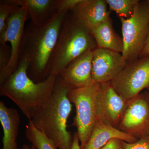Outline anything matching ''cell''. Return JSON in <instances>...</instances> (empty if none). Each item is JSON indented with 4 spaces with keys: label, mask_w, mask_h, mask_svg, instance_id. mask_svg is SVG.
I'll use <instances>...</instances> for the list:
<instances>
[{
    "label": "cell",
    "mask_w": 149,
    "mask_h": 149,
    "mask_svg": "<svg viewBox=\"0 0 149 149\" xmlns=\"http://www.w3.org/2000/svg\"><path fill=\"white\" fill-rule=\"evenodd\" d=\"M113 139H119L128 143H135L139 140L118 128L98 120L84 149H100Z\"/></svg>",
    "instance_id": "15"
},
{
    "label": "cell",
    "mask_w": 149,
    "mask_h": 149,
    "mask_svg": "<svg viewBox=\"0 0 149 149\" xmlns=\"http://www.w3.org/2000/svg\"><path fill=\"white\" fill-rule=\"evenodd\" d=\"M148 137L149 138V130L148 131Z\"/></svg>",
    "instance_id": "28"
},
{
    "label": "cell",
    "mask_w": 149,
    "mask_h": 149,
    "mask_svg": "<svg viewBox=\"0 0 149 149\" xmlns=\"http://www.w3.org/2000/svg\"><path fill=\"white\" fill-rule=\"evenodd\" d=\"M26 7H20L7 20L4 31L0 34V45L10 44L11 54L9 63L5 70L0 73V85L4 82L18 67L20 58V50L24 24L28 15Z\"/></svg>",
    "instance_id": "8"
},
{
    "label": "cell",
    "mask_w": 149,
    "mask_h": 149,
    "mask_svg": "<svg viewBox=\"0 0 149 149\" xmlns=\"http://www.w3.org/2000/svg\"><path fill=\"white\" fill-rule=\"evenodd\" d=\"M127 104L128 100L116 91L111 82L100 84L97 102L98 120L118 128Z\"/></svg>",
    "instance_id": "10"
},
{
    "label": "cell",
    "mask_w": 149,
    "mask_h": 149,
    "mask_svg": "<svg viewBox=\"0 0 149 149\" xmlns=\"http://www.w3.org/2000/svg\"><path fill=\"white\" fill-rule=\"evenodd\" d=\"M91 31L97 48L122 53L123 40L115 31L110 17L93 27Z\"/></svg>",
    "instance_id": "17"
},
{
    "label": "cell",
    "mask_w": 149,
    "mask_h": 149,
    "mask_svg": "<svg viewBox=\"0 0 149 149\" xmlns=\"http://www.w3.org/2000/svg\"><path fill=\"white\" fill-rule=\"evenodd\" d=\"M106 0H81L70 10L80 24L92 29L110 17Z\"/></svg>",
    "instance_id": "13"
},
{
    "label": "cell",
    "mask_w": 149,
    "mask_h": 149,
    "mask_svg": "<svg viewBox=\"0 0 149 149\" xmlns=\"http://www.w3.org/2000/svg\"><path fill=\"white\" fill-rule=\"evenodd\" d=\"M3 2L27 7L32 23L41 24L58 11L60 0H2Z\"/></svg>",
    "instance_id": "14"
},
{
    "label": "cell",
    "mask_w": 149,
    "mask_h": 149,
    "mask_svg": "<svg viewBox=\"0 0 149 149\" xmlns=\"http://www.w3.org/2000/svg\"><path fill=\"white\" fill-rule=\"evenodd\" d=\"M127 63L122 54L97 48L93 51L92 75L95 84L111 82Z\"/></svg>",
    "instance_id": "11"
},
{
    "label": "cell",
    "mask_w": 149,
    "mask_h": 149,
    "mask_svg": "<svg viewBox=\"0 0 149 149\" xmlns=\"http://www.w3.org/2000/svg\"><path fill=\"white\" fill-rule=\"evenodd\" d=\"M71 88L58 76L52 95L29 120L38 130L52 140L58 149H71L73 136L67 130L72 109L68 94Z\"/></svg>",
    "instance_id": "2"
},
{
    "label": "cell",
    "mask_w": 149,
    "mask_h": 149,
    "mask_svg": "<svg viewBox=\"0 0 149 149\" xmlns=\"http://www.w3.org/2000/svg\"><path fill=\"white\" fill-rule=\"evenodd\" d=\"M118 129L140 139L149 130V93H140L128 100Z\"/></svg>",
    "instance_id": "9"
},
{
    "label": "cell",
    "mask_w": 149,
    "mask_h": 149,
    "mask_svg": "<svg viewBox=\"0 0 149 149\" xmlns=\"http://www.w3.org/2000/svg\"><path fill=\"white\" fill-rule=\"evenodd\" d=\"M120 19L123 42L121 54L126 62H131L139 58L149 35V3L140 1L131 17Z\"/></svg>",
    "instance_id": "6"
},
{
    "label": "cell",
    "mask_w": 149,
    "mask_h": 149,
    "mask_svg": "<svg viewBox=\"0 0 149 149\" xmlns=\"http://www.w3.org/2000/svg\"><path fill=\"white\" fill-rule=\"evenodd\" d=\"M116 91L126 100L149 90V56L127 63L111 82Z\"/></svg>",
    "instance_id": "7"
},
{
    "label": "cell",
    "mask_w": 149,
    "mask_h": 149,
    "mask_svg": "<svg viewBox=\"0 0 149 149\" xmlns=\"http://www.w3.org/2000/svg\"><path fill=\"white\" fill-rule=\"evenodd\" d=\"M122 149H149L148 136L143 137L134 143H128L122 141Z\"/></svg>",
    "instance_id": "22"
},
{
    "label": "cell",
    "mask_w": 149,
    "mask_h": 149,
    "mask_svg": "<svg viewBox=\"0 0 149 149\" xmlns=\"http://www.w3.org/2000/svg\"><path fill=\"white\" fill-rule=\"evenodd\" d=\"M0 34L4 31L7 20L12 14L18 10L20 7L0 1Z\"/></svg>",
    "instance_id": "20"
},
{
    "label": "cell",
    "mask_w": 149,
    "mask_h": 149,
    "mask_svg": "<svg viewBox=\"0 0 149 149\" xmlns=\"http://www.w3.org/2000/svg\"><path fill=\"white\" fill-rule=\"evenodd\" d=\"M71 149H81L77 132H75L73 135V143Z\"/></svg>",
    "instance_id": "26"
},
{
    "label": "cell",
    "mask_w": 149,
    "mask_h": 149,
    "mask_svg": "<svg viewBox=\"0 0 149 149\" xmlns=\"http://www.w3.org/2000/svg\"><path fill=\"white\" fill-rule=\"evenodd\" d=\"M81 0H60L58 11H70Z\"/></svg>",
    "instance_id": "23"
},
{
    "label": "cell",
    "mask_w": 149,
    "mask_h": 149,
    "mask_svg": "<svg viewBox=\"0 0 149 149\" xmlns=\"http://www.w3.org/2000/svg\"><path fill=\"white\" fill-rule=\"evenodd\" d=\"M69 12L59 11L42 24L31 22L24 29L20 58L26 59L29 63L27 74L35 83L44 81L49 75L51 58Z\"/></svg>",
    "instance_id": "1"
},
{
    "label": "cell",
    "mask_w": 149,
    "mask_h": 149,
    "mask_svg": "<svg viewBox=\"0 0 149 149\" xmlns=\"http://www.w3.org/2000/svg\"><path fill=\"white\" fill-rule=\"evenodd\" d=\"M97 48L91 29L78 22L68 13L51 58L49 75L58 76L72 61L85 52Z\"/></svg>",
    "instance_id": "4"
},
{
    "label": "cell",
    "mask_w": 149,
    "mask_h": 149,
    "mask_svg": "<svg viewBox=\"0 0 149 149\" xmlns=\"http://www.w3.org/2000/svg\"><path fill=\"white\" fill-rule=\"evenodd\" d=\"M93 51L85 52L72 61L58 75L72 88H81L95 84L92 75Z\"/></svg>",
    "instance_id": "12"
},
{
    "label": "cell",
    "mask_w": 149,
    "mask_h": 149,
    "mask_svg": "<svg viewBox=\"0 0 149 149\" xmlns=\"http://www.w3.org/2000/svg\"><path fill=\"white\" fill-rule=\"evenodd\" d=\"M28 67L27 60L20 58L16 70L0 85V95L10 99L29 120L50 97L58 76L51 74L44 81L35 83L28 76Z\"/></svg>",
    "instance_id": "3"
},
{
    "label": "cell",
    "mask_w": 149,
    "mask_h": 149,
    "mask_svg": "<svg viewBox=\"0 0 149 149\" xmlns=\"http://www.w3.org/2000/svg\"><path fill=\"white\" fill-rule=\"evenodd\" d=\"M149 56V34L146 42L144 46L143 50L141 52L139 58L144 57L147 56Z\"/></svg>",
    "instance_id": "25"
},
{
    "label": "cell",
    "mask_w": 149,
    "mask_h": 149,
    "mask_svg": "<svg viewBox=\"0 0 149 149\" xmlns=\"http://www.w3.org/2000/svg\"><path fill=\"white\" fill-rule=\"evenodd\" d=\"M17 149H20L19 148H17Z\"/></svg>",
    "instance_id": "30"
},
{
    "label": "cell",
    "mask_w": 149,
    "mask_h": 149,
    "mask_svg": "<svg viewBox=\"0 0 149 149\" xmlns=\"http://www.w3.org/2000/svg\"><path fill=\"white\" fill-rule=\"evenodd\" d=\"M11 50L7 44L0 45V73H1L8 65L11 57Z\"/></svg>",
    "instance_id": "21"
},
{
    "label": "cell",
    "mask_w": 149,
    "mask_h": 149,
    "mask_svg": "<svg viewBox=\"0 0 149 149\" xmlns=\"http://www.w3.org/2000/svg\"><path fill=\"white\" fill-rule=\"evenodd\" d=\"M25 136L27 140L37 149H57L54 143L38 130L29 121L26 125Z\"/></svg>",
    "instance_id": "18"
},
{
    "label": "cell",
    "mask_w": 149,
    "mask_h": 149,
    "mask_svg": "<svg viewBox=\"0 0 149 149\" xmlns=\"http://www.w3.org/2000/svg\"><path fill=\"white\" fill-rule=\"evenodd\" d=\"M122 141L119 139H113L100 149H122Z\"/></svg>",
    "instance_id": "24"
},
{
    "label": "cell",
    "mask_w": 149,
    "mask_h": 149,
    "mask_svg": "<svg viewBox=\"0 0 149 149\" xmlns=\"http://www.w3.org/2000/svg\"><path fill=\"white\" fill-rule=\"evenodd\" d=\"M20 149H37L33 145L31 146H29V145H27V144H24L22 147H21Z\"/></svg>",
    "instance_id": "27"
},
{
    "label": "cell",
    "mask_w": 149,
    "mask_h": 149,
    "mask_svg": "<svg viewBox=\"0 0 149 149\" xmlns=\"http://www.w3.org/2000/svg\"><path fill=\"white\" fill-rule=\"evenodd\" d=\"M100 89V84L95 83L85 88H71L68 92L70 101L76 109L73 125L77 128L81 149L85 148L98 120L97 102Z\"/></svg>",
    "instance_id": "5"
},
{
    "label": "cell",
    "mask_w": 149,
    "mask_h": 149,
    "mask_svg": "<svg viewBox=\"0 0 149 149\" xmlns=\"http://www.w3.org/2000/svg\"><path fill=\"white\" fill-rule=\"evenodd\" d=\"M0 122L4 133L3 149H17V139L20 123L18 112L15 109L8 107L3 101L0 102Z\"/></svg>",
    "instance_id": "16"
},
{
    "label": "cell",
    "mask_w": 149,
    "mask_h": 149,
    "mask_svg": "<svg viewBox=\"0 0 149 149\" xmlns=\"http://www.w3.org/2000/svg\"><path fill=\"white\" fill-rule=\"evenodd\" d=\"M147 1L148 2V3L149 4V0H148V1Z\"/></svg>",
    "instance_id": "29"
},
{
    "label": "cell",
    "mask_w": 149,
    "mask_h": 149,
    "mask_svg": "<svg viewBox=\"0 0 149 149\" xmlns=\"http://www.w3.org/2000/svg\"><path fill=\"white\" fill-rule=\"evenodd\" d=\"M139 0H106L111 10L113 11L120 17L130 18Z\"/></svg>",
    "instance_id": "19"
}]
</instances>
